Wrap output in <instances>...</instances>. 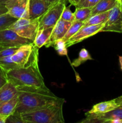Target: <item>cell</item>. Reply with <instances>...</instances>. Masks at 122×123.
Returning <instances> with one entry per match:
<instances>
[{
    "label": "cell",
    "mask_w": 122,
    "mask_h": 123,
    "mask_svg": "<svg viewBox=\"0 0 122 123\" xmlns=\"http://www.w3.org/2000/svg\"><path fill=\"white\" fill-rule=\"evenodd\" d=\"M18 103L15 112H27L46 106L65 103L63 98L54 94L46 86H17Z\"/></svg>",
    "instance_id": "1"
},
{
    "label": "cell",
    "mask_w": 122,
    "mask_h": 123,
    "mask_svg": "<svg viewBox=\"0 0 122 123\" xmlns=\"http://www.w3.org/2000/svg\"><path fill=\"white\" fill-rule=\"evenodd\" d=\"M8 81L15 86H45L38 63L27 67H17L7 72Z\"/></svg>",
    "instance_id": "2"
},
{
    "label": "cell",
    "mask_w": 122,
    "mask_h": 123,
    "mask_svg": "<svg viewBox=\"0 0 122 123\" xmlns=\"http://www.w3.org/2000/svg\"><path fill=\"white\" fill-rule=\"evenodd\" d=\"M63 104L55 103L20 114L25 123H64Z\"/></svg>",
    "instance_id": "3"
},
{
    "label": "cell",
    "mask_w": 122,
    "mask_h": 123,
    "mask_svg": "<svg viewBox=\"0 0 122 123\" xmlns=\"http://www.w3.org/2000/svg\"><path fill=\"white\" fill-rule=\"evenodd\" d=\"M38 49L33 42L24 44L11 56L12 61L19 67H27L38 63Z\"/></svg>",
    "instance_id": "4"
},
{
    "label": "cell",
    "mask_w": 122,
    "mask_h": 123,
    "mask_svg": "<svg viewBox=\"0 0 122 123\" xmlns=\"http://www.w3.org/2000/svg\"><path fill=\"white\" fill-rule=\"evenodd\" d=\"M8 28L15 31L21 37L33 42L39 30V18L36 19H18Z\"/></svg>",
    "instance_id": "5"
},
{
    "label": "cell",
    "mask_w": 122,
    "mask_h": 123,
    "mask_svg": "<svg viewBox=\"0 0 122 123\" xmlns=\"http://www.w3.org/2000/svg\"><path fill=\"white\" fill-rule=\"evenodd\" d=\"M66 5L61 2L55 3L39 18V30L54 27L61 19L62 12Z\"/></svg>",
    "instance_id": "6"
},
{
    "label": "cell",
    "mask_w": 122,
    "mask_h": 123,
    "mask_svg": "<svg viewBox=\"0 0 122 123\" xmlns=\"http://www.w3.org/2000/svg\"><path fill=\"white\" fill-rule=\"evenodd\" d=\"M100 32L122 33V6L119 0L116 6L109 11L108 19Z\"/></svg>",
    "instance_id": "7"
},
{
    "label": "cell",
    "mask_w": 122,
    "mask_h": 123,
    "mask_svg": "<svg viewBox=\"0 0 122 123\" xmlns=\"http://www.w3.org/2000/svg\"><path fill=\"white\" fill-rule=\"evenodd\" d=\"M32 42H33L21 37L10 28L0 31V50L7 48L20 47Z\"/></svg>",
    "instance_id": "8"
},
{
    "label": "cell",
    "mask_w": 122,
    "mask_h": 123,
    "mask_svg": "<svg viewBox=\"0 0 122 123\" xmlns=\"http://www.w3.org/2000/svg\"><path fill=\"white\" fill-rule=\"evenodd\" d=\"M7 13L16 18L29 19V0H8L5 3Z\"/></svg>",
    "instance_id": "9"
},
{
    "label": "cell",
    "mask_w": 122,
    "mask_h": 123,
    "mask_svg": "<svg viewBox=\"0 0 122 123\" xmlns=\"http://www.w3.org/2000/svg\"><path fill=\"white\" fill-rule=\"evenodd\" d=\"M104 24L105 23L99 25L83 26L75 34L66 42V46L67 48H69L74 44L83 42L89 37L96 34L98 32H100L102 28L104 26Z\"/></svg>",
    "instance_id": "10"
},
{
    "label": "cell",
    "mask_w": 122,
    "mask_h": 123,
    "mask_svg": "<svg viewBox=\"0 0 122 123\" xmlns=\"http://www.w3.org/2000/svg\"><path fill=\"white\" fill-rule=\"evenodd\" d=\"M86 118L82 120L83 123H106L112 119H122V106L111 111L105 114H89L86 112Z\"/></svg>",
    "instance_id": "11"
},
{
    "label": "cell",
    "mask_w": 122,
    "mask_h": 123,
    "mask_svg": "<svg viewBox=\"0 0 122 123\" xmlns=\"http://www.w3.org/2000/svg\"><path fill=\"white\" fill-rule=\"evenodd\" d=\"M72 23L71 22L66 21L62 19H60L57 21L56 25L54 26L51 36L49 37V40L44 45L46 48L53 47L54 43L56 40L62 38L67 33V31L71 25Z\"/></svg>",
    "instance_id": "12"
},
{
    "label": "cell",
    "mask_w": 122,
    "mask_h": 123,
    "mask_svg": "<svg viewBox=\"0 0 122 123\" xmlns=\"http://www.w3.org/2000/svg\"><path fill=\"white\" fill-rule=\"evenodd\" d=\"M53 4L44 0H29V19H38Z\"/></svg>",
    "instance_id": "13"
},
{
    "label": "cell",
    "mask_w": 122,
    "mask_h": 123,
    "mask_svg": "<svg viewBox=\"0 0 122 123\" xmlns=\"http://www.w3.org/2000/svg\"><path fill=\"white\" fill-rule=\"evenodd\" d=\"M120 106L115 101V99L111 100L109 101L100 102L94 105L92 109L87 112L89 114H105V113L114 110L118 108Z\"/></svg>",
    "instance_id": "14"
},
{
    "label": "cell",
    "mask_w": 122,
    "mask_h": 123,
    "mask_svg": "<svg viewBox=\"0 0 122 123\" xmlns=\"http://www.w3.org/2000/svg\"><path fill=\"white\" fill-rule=\"evenodd\" d=\"M17 94L16 86L8 81L0 88V106Z\"/></svg>",
    "instance_id": "15"
},
{
    "label": "cell",
    "mask_w": 122,
    "mask_h": 123,
    "mask_svg": "<svg viewBox=\"0 0 122 123\" xmlns=\"http://www.w3.org/2000/svg\"><path fill=\"white\" fill-rule=\"evenodd\" d=\"M118 1V0H100L92 8L90 16L108 12L116 6Z\"/></svg>",
    "instance_id": "16"
},
{
    "label": "cell",
    "mask_w": 122,
    "mask_h": 123,
    "mask_svg": "<svg viewBox=\"0 0 122 123\" xmlns=\"http://www.w3.org/2000/svg\"><path fill=\"white\" fill-rule=\"evenodd\" d=\"M18 103V94L0 106V115L8 118L15 112Z\"/></svg>",
    "instance_id": "17"
},
{
    "label": "cell",
    "mask_w": 122,
    "mask_h": 123,
    "mask_svg": "<svg viewBox=\"0 0 122 123\" xmlns=\"http://www.w3.org/2000/svg\"><path fill=\"white\" fill-rule=\"evenodd\" d=\"M53 27L47 28L38 30L37 34L33 41V43L39 49L43 46H44L45 43L49 40V37L51 36Z\"/></svg>",
    "instance_id": "18"
},
{
    "label": "cell",
    "mask_w": 122,
    "mask_h": 123,
    "mask_svg": "<svg viewBox=\"0 0 122 123\" xmlns=\"http://www.w3.org/2000/svg\"><path fill=\"white\" fill-rule=\"evenodd\" d=\"M108 12H104L102 13L94 14L90 16L86 21L84 22L83 26H88V25H95L99 24H104L107 20L108 17Z\"/></svg>",
    "instance_id": "19"
},
{
    "label": "cell",
    "mask_w": 122,
    "mask_h": 123,
    "mask_svg": "<svg viewBox=\"0 0 122 123\" xmlns=\"http://www.w3.org/2000/svg\"><path fill=\"white\" fill-rule=\"evenodd\" d=\"M92 8L89 7H76L74 12L75 21L84 22L90 16Z\"/></svg>",
    "instance_id": "20"
},
{
    "label": "cell",
    "mask_w": 122,
    "mask_h": 123,
    "mask_svg": "<svg viewBox=\"0 0 122 123\" xmlns=\"http://www.w3.org/2000/svg\"><path fill=\"white\" fill-rule=\"evenodd\" d=\"M88 60H93V58L88 52V50L85 48H83L80 50L78 58L75 59L72 62L71 64L74 67H77Z\"/></svg>",
    "instance_id": "21"
},
{
    "label": "cell",
    "mask_w": 122,
    "mask_h": 123,
    "mask_svg": "<svg viewBox=\"0 0 122 123\" xmlns=\"http://www.w3.org/2000/svg\"><path fill=\"white\" fill-rule=\"evenodd\" d=\"M83 25V22L75 21V20L74 22L72 23L70 27L69 28V29H68V31H67V33L65 35L64 37L62 38V39H63L65 42H67L71 37H72L74 34H75Z\"/></svg>",
    "instance_id": "22"
},
{
    "label": "cell",
    "mask_w": 122,
    "mask_h": 123,
    "mask_svg": "<svg viewBox=\"0 0 122 123\" xmlns=\"http://www.w3.org/2000/svg\"><path fill=\"white\" fill-rule=\"evenodd\" d=\"M17 19L10 15L8 13L0 16V31L9 28Z\"/></svg>",
    "instance_id": "23"
},
{
    "label": "cell",
    "mask_w": 122,
    "mask_h": 123,
    "mask_svg": "<svg viewBox=\"0 0 122 123\" xmlns=\"http://www.w3.org/2000/svg\"><path fill=\"white\" fill-rule=\"evenodd\" d=\"M54 48L57 54L60 55H68V50H67V47L66 46V42L63 40L62 38L59 39L55 42L53 45Z\"/></svg>",
    "instance_id": "24"
},
{
    "label": "cell",
    "mask_w": 122,
    "mask_h": 123,
    "mask_svg": "<svg viewBox=\"0 0 122 123\" xmlns=\"http://www.w3.org/2000/svg\"><path fill=\"white\" fill-rule=\"evenodd\" d=\"M11 56H10L0 58V66H1L6 72H8V70L13 68L19 67L12 61Z\"/></svg>",
    "instance_id": "25"
},
{
    "label": "cell",
    "mask_w": 122,
    "mask_h": 123,
    "mask_svg": "<svg viewBox=\"0 0 122 123\" xmlns=\"http://www.w3.org/2000/svg\"><path fill=\"white\" fill-rule=\"evenodd\" d=\"M61 19L66 20V21L71 22H74L75 21L74 13H72V12L71 10L69 7H66L65 6L63 12H62Z\"/></svg>",
    "instance_id": "26"
},
{
    "label": "cell",
    "mask_w": 122,
    "mask_h": 123,
    "mask_svg": "<svg viewBox=\"0 0 122 123\" xmlns=\"http://www.w3.org/2000/svg\"><path fill=\"white\" fill-rule=\"evenodd\" d=\"M19 47H14V48H7L0 50V58L6 57V56H13L17 51Z\"/></svg>",
    "instance_id": "27"
},
{
    "label": "cell",
    "mask_w": 122,
    "mask_h": 123,
    "mask_svg": "<svg viewBox=\"0 0 122 123\" xmlns=\"http://www.w3.org/2000/svg\"><path fill=\"white\" fill-rule=\"evenodd\" d=\"M100 0H80L75 7L93 8Z\"/></svg>",
    "instance_id": "28"
},
{
    "label": "cell",
    "mask_w": 122,
    "mask_h": 123,
    "mask_svg": "<svg viewBox=\"0 0 122 123\" xmlns=\"http://www.w3.org/2000/svg\"><path fill=\"white\" fill-rule=\"evenodd\" d=\"M6 123H25V121L23 120L21 117V114H18L17 112H14L10 116H9L7 118Z\"/></svg>",
    "instance_id": "29"
},
{
    "label": "cell",
    "mask_w": 122,
    "mask_h": 123,
    "mask_svg": "<svg viewBox=\"0 0 122 123\" xmlns=\"http://www.w3.org/2000/svg\"><path fill=\"white\" fill-rule=\"evenodd\" d=\"M8 82L7 72L1 66H0V88Z\"/></svg>",
    "instance_id": "30"
},
{
    "label": "cell",
    "mask_w": 122,
    "mask_h": 123,
    "mask_svg": "<svg viewBox=\"0 0 122 123\" xmlns=\"http://www.w3.org/2000/svg\"><path fill=\"white\" fill-rule=\"evenodd\" d=\"M7 8H6L5 4H0V16L7 13Z\"/></svg>",
    "instance_id": "31"
},
{
    "label": "cell",
    "mask_w": 122,
    "mask_h": 123,
    "mask_svg": "<svg viewBox=\"0 0 122 123\" xmlns=\"http://www.w3.org/2000/svg\"><path fill=\"white\" fill-rule=\"evenodd\" d=\"M106 123H122V119H112V120H110L107 121Z\"/></svg>",
    "instance_id": "32"
},
{
    "label": "cell",
    "mask_w": 122,
    "mask_h": 123,
    "mask_svg": "<svg viewBox=\"0 0 122 123\" xmlns=\"http://www.w3.org/2000/svg\"><path fill=\"white\" fill-rule=\"evenodd\" d=\"M115 101L116 103L120 106H122V96H120V97H117V98H114Z\"/></svg>",
    "instance_id": "33"
},
{
    "label": "cell",
    "mask_w": 122,
    "mask_h": 123,
    "mask_svg": "<svg viewBox=\"0 0 122 123\" xmlns=\"http://www.w3.org/2000/svg\"><path fill=\"white\" fill-rule=\"evenodd\" d=\"M68 1H69V2L71 4V5L76 6L80 0H68Z\"/></svg>",
    "instance_id": "34"
},
{
    "label": "cell",
    "mask_w": 122,
    "mask_h": 123,
    "mask_svg": "<svg viewBox=\"0 0 122 123\" xmlns=\"http://www.w3.org/2000/svg\"><path fill=\"white\" fill-rule=\"evenodd\" d=\"M8 118L0 115V123H6Z\"/></svg>",
    "instance_id": "35"
},
{
    "label": "cell",
    "mask_w": 122,
    "mask_h": 123,
    "mask_svg": "<svg viewBox=\"0 0 122 123\" xmlns=\"http://www.w3.org/2000/svg\"><path fill=\"white\" fill-rule=\"evenodd\" d=\"M44 1H47V2H51V3H57V2H59L60 0H44Z\"/></svg>",
    "instance_id": "36"
},
{
    "label": "cell",
    "mask_w": 122,
    "mask_h": 123,
    "mask_svg": "<svg viewBox=\"0 0 122 123\" xmlns=\"http://www.w3.org/2000/svg\"><path fill=\"white\" fill-rule=\"evenodd\" d=\"M118 59H119V62H120V65L121 70H122V56H120L119 58H118Z\"/></svg>",
    "instance_id": "37"
},
{
    "label": "cell",
    "mask_w": 122,
    "mask_h": 123,
    "mask_svg": "<svg viewBox=\"0 0 122 123\" xmlns=\"http://www.w3.org/2000/svg\"><path fill=\"white\" fill-rule=\"evenodd\" d=\"M60 2H62V3L65 4L66 5L67 4V2H69V1L68 0H60Z\"/></svg>",
    "instance_id": "38"
},
{
    "label": "cell",
    "mask_w": 122,
    "mask_h": 123,
    "mask_svg": "<svg viewBox=\"0 0 122 123\" xmlns=\"http://www.w3.org/2000/svg\"><path fill=\"white\" fill-rule=\"evenodd\" d=\"M8 0H0V4H5Z\"/></svg>",
    "instance_id": "39"
},
{
    "label": "cell",
    "mask_w": 122,
    "mask_h": 123,
    "mask_svg": "<svg viewBox=\"0 0 122 123\" xmlns=\"http://www.w3.org/2000/svg\"><path fill=\"white\" fill-rule=\"evenodd\" d=\"M119 1H120V2L121 5H122V0H119Z\"/></svg>",
    "instance_id": "40"
}]
</instances>
